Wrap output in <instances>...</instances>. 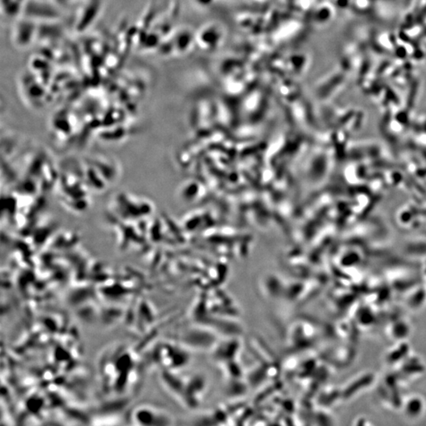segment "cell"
Here are the masks:
<instances>
[{"label":"cell","instance_id":"cell-1","mask_svg":"<svg viewBox=\"0 0 426 426\" xmlns=\"http://www.w3.org/2000/svg\"><path fill=\"white\" fill-rule=\"evenodd\" d=\"M223 39L224 32L222 28L216 24H209L204 26L199 32L198 35L196 36V41L205 49H214L221 44Z\"/></svg>","mask_w":426,"mask_h":426},{"label":"cell","instance_id":"cell-2","mask_svg":"<svg viewBox=\"0 0 426 426\" xmlns=\"http://www.w3.org/2000/svg\"><path fill=\"white\" fill-rule=\"evenodd\" d=\"M403 411L406 416L410 419L420 418L426 409L424 399L419 395H411L403 401Z\"/></svg>","mask_w":426,"mask_h":426},{"label":"cell","instance_id":"cell-3","mask_svg":"<svg viewBox=\"0 0 426 426\" xmlns=\"http://www.w3.org/2000/svg\"><path fill=\"white\" fill-rule=\"evenodd\" d=\"M259 1H262V0H259Z\"/></svg>","mask_w":426,"mask_h":426}]
</instances>
